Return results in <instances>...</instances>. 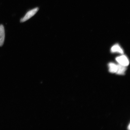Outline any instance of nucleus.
Segmentation results:
<instances>
[{"label": "nucleus", "instance_id": "obj_2", "mask_svg": "<svg viewBox=\"0 0 130 130\" xmlns=\"http://www.w3.org/2000/svg\"><path fill=\"white\" fill-rule=\"evenodd\" d=\"M116 60L119 64L123 66L126 67L128 66L129 64L127 58L124 55L117 57L116 58Z\"/></svg>", "mask_w": 130, "mask_h": 130}, {"label": "nucleus", "instance_id": "obj_5", "mask_svg": "<svg viewBox=\"0 0 130 130\" xmlns=\"http://www.w3.org/2000/svg\"><path fill=\"white\" fill-rule=\"evenodd\" d=\"M111 51L112 53L118 52L121 54L123 53L122 49L118 44L114 45L112 47Z\"/></svg>", "mask_w": 130, "mask_h": 130}, {"label": "nucleus", "instance_id": "obj_7", "mask_svg": "<svg viewBox=\"0 0 130 130\" xmlns=\"http://www.w3.org/2000/svg\"><path fill=\"white\" fill-rule=\"evenodd\" d=\"M128 128H129V129H130V125H129V127H128Z\"/></svg>", "mask_w": 130, "mask_h": 130}, {"label": "nucleus", "instance_id": "obj_6", "mask_svg": "<svg viewBox=\"0 0 130 130\" xmlns=\"http://www.w3.org/2000/svg\"><path fill=\"white\" fill-rule=\"evenodd\" d=\"M109 67V71L112 73H116L117 70L118 66L112 63H110L108 65Z\"/></svg>", "mask_w": 130, "mask_h": 130}, {"label": "nucleus", "instance_id": "obj_1", "mask_svg": "<svg viewBox=\"0 0 130 130\" xmlns=\"http://www.w3.org/2000/svg\"><path fill=\"white\" fill-rule=\"evenodd\" d=\"M39 10L38 7H36L30 10L27 12L24 17L20 20L21 22H24L29 20L33 16L38 12Z\"/></svg>", "mask_w": 130, "mask_h": 130}, {"label": "nucleus", "instance_id": "obj_4", "mask_svg": "<svg viewBox=\"0 0 130 130\" xmlns=\"http://www.w3.org/2000/svg\"><path fill=\"white\" fill-rule=\"evenodd\" d=\"M118 69L116 73L119 75H123L126 70V66L118 64L117 65Z\"/></svg>", "mask_w": 130, "mask_h": 130}, {"label": "nucleus", "instance_id": "obj_3", "mask_svg": "<svg viewBox=\"0 0 130 130\" xmlns=\"http://www.w3.org/2000/svg\"><path fill=\"white\" fill-rule=\"evenodd\" d=\"M5 38V29L2 24L0 25V46L4 44Z\"/></svg>", "mask_w": 130, "mask_h": 130}]
</instances>
